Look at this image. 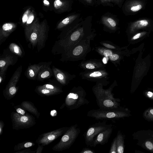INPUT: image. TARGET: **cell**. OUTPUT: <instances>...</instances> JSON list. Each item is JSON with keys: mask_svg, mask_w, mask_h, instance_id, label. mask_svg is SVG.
<instances>
[{"mask_svg": "<svg viewBox=\"0 0 153 153\" xmlns=\"http://www.w3.org/2000/svg\"><path fill=\"white\" fill-rule=\"evenodd\" d=\"M27 12H25L23 16L22 21L23 23L25 22L28 19V17L27 15Z\"/></svg>", "mask_w": 153, "mask_h": 153, "instance_id": "38", "label": "cell"}, {"mask_svg": "<svg viewBox=\"0 0 153 153\" xmlns=\"http://www.w3.org/2000/svg\"><path fill=\"white\" fill-rule=\"evenodd\" d=\"M144 117L149 120H153V108L146 110L143 114Z\"/></svg>", "mask_w": 153, "mask_h": 153, "instance_id": "25", "label": "cell"}, {"mask_svg": "<svg viewBox=\"0 0 153 153\" xmlns=\"http://www.w3.org/2000/svg\"><path fill=\"white\" fill-rule=\"evenodd\" d=\"M97 103L100 108H113L120 107V100L114 97L111 88L105 90L98 87L93 89Z\"/></svg>", "mask_w": 153, "mask_h": 153, "instance_id": "2", "label": "cell"}, {"mask_svg": "<svg viewBox=\"0 0 153 153\" xmlns=\"http://www.w3.org/2000/svg\"><path fill=\"white\" fill-rule=\"evenodd\" d=\"M34 16L33 15L30 16L28 17V19L27 21V24H30L33 20Z\"/></svg>", "mask_w": 153, "mask_h": 153, "instance_id": "42", "label": "cell"}, {"mask_svg": "<svg viewBox=\"0 0 153 153\" xmlns=\"http://www.w3.org/2000/svg\"><path fill=\"white\" fill-rule=\"evenodd\" d=\"M46 64L41 69L38 74V80H43L49 77L51 75L52 72L49 67Z\"/></svg>", "mask_w": 153, "mask_h": 153, "instance_id": "17", "label": "cell"}, {"mask_svg": "<svg viewBox=\"0 0 153 153\" xmlns=\"http://www.w3.org/2000/svg\"><path fill=\"white\" fill-rule=\"evenodd\" d=\"M16 111H17V113L19 114H21V115H25L26 114H25V111L23 109L19 108H16Z\"/></svg>", "mask_w": 153, "mask_h": 153, "instance_id": "36", "label": "cell"}, {"mask_svg": "<svg viewBox=\"0 0 153 153\" xmlns=\"http://www.w3.org/2000/svg\"><path fill=\"white\" fill-rule=\"evenodd\" d=\"M53 74L57 80L62 84H65V77L63 73L54 66L53 67Z\"/></svg>", "mask_w": 153, "mask_h": 153, "instance_id": "23", "label": "cell"}, {"mask_svg": "<svg viewBox=\"0 0 153 153\" xmlns=\"http://www.w3.org/2000/svg\"><path fill=\"white\" fill-rule=\"evenodd\" d=\"M46 64L41 63L29 66L26 73L27 77L30 79H34L40 70Z\"/></svg>", "mask_w": 153, "mask_h": 153, "instance_id": "13", "label": "cell"}, {"mask_svg": "<svg viewBox=\"0 0 153 153\" xmlns=\"http://www.w3.org/2000/svg\"><path fill=\"white\" fill-rule=\"evenodd\" d=\"M36 150L32 151L30 149H26L16 152L17 153H35Z\"/></svg>", "mask_w": 153, "mask_h": 153, "instance_id": "32", "label": "cell"}, {"mask_svg": "<svg viewBox=\"0 0 153 153\" xmlns=\"http://www.w3.org/2000/svg\"><path fill=\"white\" fill-rule=\"evenodd\" d=\"M36 93L42 96H49L56 95L62 92L59 87L51 84H47L37 87Z\"/></svg>", "mask_w": 153, "mask_h": 153, "instance_id": "10", "label": "cell"}, {"mask_svg": "<svg viewBox=\"0 0 153 153\" xmlns=\"http://www.w3.org/2000/svg\"><path fill=\"white\" fill-rule=\"evenodd\" d=\"M82 47L81 46H78L76 47L73 51V54L74 56H78L81 54L83 51Z\"/></svg>", "mask_w": 153, "mask_h": 153, "instance_id": "29", "label": "cell"}, {"mask_svg": "<svg viewBox=\"0 0 153 153\" xmlns=\"http://www.w3.org/2000/svg\"><path fill=\"white\" fill-rule=\"evenodd\" d=\"M13 58L10 55H7L1 58L0 60V75L4 77V76L8 67L13 63Z\"/></svg>", "mask_w": 153, "mask_h": 153, "instance_id": "14", "label": "cell"}, {"mask_svg": "<svg viewBox=\"0 0 153 153\" xmlns=\"http://www.w3.org/2000/svg\"><path fill=\"white\" fill-rule=\"evenodd\" d=\"M112 54V51L108 50L105 51L103 53L104 56H110Z\"/></svg>", "mask_w": 153, "mask_h": 153, "instance_id": "39", "label": "cell"}, {"mask_svg": "<svg viewBox=\"0 0 153 153\" xmlns=\"http://www.w3.org/2000/svg\"><path fill=\"white\" fill-rule=\"evenodd\" d=\"M11 118L13 128L16 130L29 128L36 123L34 117L28 114L23 115L13 112L11 114Z\"/></svg>", "mask_w": 153, "mask_h": 153, "instance_id": "6", "label": "cell"}, {"mask_svg": "<svg viewBox=\"0 0 153 153\" xmlns=\"http://www.w3.org/2000/svg\"><path fill=\"white\" fill-rule=\"evenodd\" d=\"M80 153H95L94 150H92L88 148H84L81 152Z\"/></svg>", "mask_w": 153, "mask_h": 153, "instance_id": "31", "label": "cell"}, {"mask_svg": "<svg viewBox=\"0 0 153 153\" xmlns=\"http://www.w3.org/2000/svg\"><path fill=\"white\" fill-rule=\"evenodd\" d=\"M119 56L117 54H112L109 56L110 60L113 61H115L118 59Z\"/></svg>", "mask_w": 153, "mask_h": 153, "instance_id": "35", "label": "cell"}, {"mask_svg": "<svg viewBox=\"0 0 153 153\" xmlns=\"http://www.w3.org/2000/svg\"><path fill=\"white\" fill-rule=\"evenodd\" d=\"M16 27L15 24L12 23H6L3 25L0 31V45L14 30Z\"/></svg>", "mask_w": 153, "mask_h": 153, "instance_id": "12", "label": "cell"}, {"mask_svg": "<svg viewBox=\"0 0 153 153\" xmlns=\"http://www.w3.org/2000/svg\"><path fill=\"white\" fill-rule=\"evenodd\" d=\"M45 26L43 23L39 24L35 21L26 29L27 37L33 47L37 45L38 50H39L45 45L46 37Z\"/></svg>", "mask_w": 153, "mask_h": 153, "instance_id": "1", "label": "cell"}, {"mask_svg": "<svg viewBox=\"0 0 153 153\" xmlns=\"http://www.w3.org/2000/svg\"><path fill=\"white\" fill-rule=\"evenodd\" d=\"M77 17V15L74 14L67 17L63 19L58 24L57 26V28L60 29L71 23Z\"/></svg>", "mask_w": 153, "mask_h": 153, "instance_id": "21", "label": "cell"}, {"mask_svg": "<svg viewBox=\"0 0 153 153\" xmlns=\"http://www.w3.org/2000/svg\"><path fill=\"white\" fill-rule=\"evenodd\" d=\"M112 126H111L100 132L95 138L90 146L95 147L98 144L103 145L107 143L112 132Z\"/></svg>", "mask_w": 153, "mask_h": 153, "instance_id": "11", "label": "cell"}, {"mask_svg": "<svg viewBox=\"0 0 153 153\" xmlns=\"http://www.w3.org/2000/svg\"><path fill=\"white\" fill-rule=\"evenodd\" d=\"M10 51L13 53L17 55L21 56L22 55V51L20 48L15 43H11L9 46Z\"/></svg>", "mask_w": 153, "mask_h": 153, "instance_id": "24", "label": "cell"}, {"mask_svg": "<svg viewBox=\"0 0 153 153\" xmlns=\"http://www.w3.org/2000/svg\"><path fill=\"white\" fill-rule=\"evenodd\" d=\"M82 30V28H80L73 32L71 36V40L73 41L77 40L80 36Z\"/></svg>", "mask_w": 153, "mask_h": 153, "instance_id": "26", "label": "cell"}, {"mask_svg": "<svg viewBox=\"0 0 153 153\" xmlns=\"http://www.w3.org/2000/svg\"><path fill=\"white\" fill-rule=\"evenodd\" d=\"M44 146L40 144H38V148L36 150V153H41L43 151Z\"/></svg>", "mask_w": 153, "mask_h": 153, "instance_id": "37", "label": "cell"}, {"mask_svg": "<svg viewBox=\"0 0 153 153\" xmlns=\"http://www.w3.org/2000/svg\"><path fill=\"white\" fill-rule=\"evenodd\" d=\"M87 116L96 120H114L127 117L129 114L120 107L113 108L91 109L88 112Z\"/></svg>", "mask_w": 153, "mask_h": 153, "instance_id": "3", "label": "cell"}, {"mask_svg": "<svg viewBox=\"0 0 153 153\" xmlns=\"http://www.w3.org/2000/svg\"><path fill=\"white\" fill-rule=\"evenodd\" d=\"M85 66L86 68L88 69H93L95 68V65L90 63L87 64Z\"/></svg>", "mask_w": 153, "mask_h": 153, "instance_id": "43", "label": "cell"}, {"mask_svg": "<svg viewBox=\"0 0 153 153\" xmlns=\"http://www.w3.org/2000/svg\"><path fill=\"white\" fill-rule=\"evenodd\" d=\"M111 126H113L111 124H107L106 121L104 120L89 126L83 134L85 144L90 146L100 132Z\"/></svg>", "mask_w": 153, "mask_h": 153, "instance_id": "7", "label": "cell"}, {"mask_svg": "<svg viewBox=\"0 0 153 153\" xmlns=\"http://www.w3.org/2000/svg\"><path fill=\"white\" fill-rule=\"evenodd\" d=\"M80 132V129L77 124L71 126L64 134L59 141L53 147L52 149L54 151L60 152L69 149Z\"/></svg>", "mask_w": 153, "mask_h": 153, "instance_id": "5", "label": "cell"}, {"mask_svg": "<svg viewBox=\"0 0 153 153\" xmlns=\"http://www.w3.org/2000/svg\"><path fill=\"white\" fill-rule=\"evenodd\" d=\"M102 45L105 47L113 49L115 48L114 46L109 44L104 43Z\"/></svg>", "mask_w": 153, "mask_h": 153, "instance_id": "44", "label": "cell"}, {"mask_svg": "<svg viewBox=\"0 0 153 153\" xmlns=\"http://www.w3.org/2000/svg\"><path fill=\"white\" fill-rule=\"evenodd\" d=\"M85 91L81 87L74 88L67 95L64 104L69 110L77 109L89 102L86 98Z\"/></svg>", "mask_w": 153, "mask_h": 153, "instance_id": "4", "label": "cell"}, {"mask_svg": "<svg viewBox=\"0 0 153 153\" xmlns=\"http://www.w3.org/2000/svg\"><path fill=\"white\" fill-rule=\"evenodd\" d=\"M149 24L148 19H141L137 20L132 23L130 27V30L132 33L140 29L145 27Z\"/></svg>", "mask_w": 153, "mask_h": 153, "instance_id": "15", "label": "cell"}, {"mask_svg": "<svg viewBox=\"0 0 153 153\" xmlns=\"http://www.w3.org/2000/svg\"><path fill=\"white\" fill-rule=\"evenodd\" d=\"M4 126V123L2 120L0 121V135H1L3 132V128Z\"/></svg>", "mask_w": 153, "mask_h": 153, "instance_id": "40", "label": "cell"}, {"mask_svg": "<svg viewBox=\"0 0 153 153\" xmlns=\"http://www.w3.org/2000/svg\"><path fill=\"white\" fill-rule=\"evenodd\" d=\"M87 2L89 3H91L92 0H85Z\"/></svg>", "mask_w": 153, "mask_h": 153, "instance_id": "47", "label": "cell"}, {"mask_svg": "<svg viewBox=\"0 0 153 153\" xmlns=\"http://www.w3.org/2000/svg\"><path fill=\"white\" fill-rule=\"evenodd\" d=\"M116 137L117 153H123L124 151V136L121 132L120 131H118Z\"/></svg>", "mask_w": 153, "mask_h": 153, "instance_id": "19", "label": "cell"}, {"mask_svg": "<svg viewBox=\"0 0 153 153\" xmlns=\"http://www.w3.org/2000/svg\"><path fill=\"white\" fill-rule=\"evenodd\" d=\"M43 3L45 4H46L47 5H48L49 4V1L47 0H44L43 1Z\"/></svg>", "mask_w": 153, "mask_h": 153, "instance_id": "46", "label": "cell"}, {"mask_svg": "<svg viewBox=\"0 0 153 153\" xmlns=\"http://www.w3.org/2000/svg\"><path fill=\"white\" fill-rule=\"evenodd\" d=\"M121 1V0H111V1L117 4L119 3Z\"/></svg>", "mask_w": 153, "mask_h": 153, "instance_id": "45", "label": "cell"}, {"mask_svg": "<svg viewBox=\"0 0 153 153\" xmlns=\"http://www.w3.org/2000/svg\"><path fill=\"white\" fill-rule=\"evenodd\" d=\"M35 143L30 141H26L18 143L15 146L14 150L19 151L34 146Z\"/></svg>", "mask_w": 153, "mask_h": 153, "instance_id": "20", "label": "cell"}, {"mask_svg": "<svg viewBox=\"0 0 153 153\" xmlns=\"http://www.w3.org/2000/svg\"><path fill=\"white\" fill-rule=\"evenodd\" d=\"M146 148L149 150L153 152V143L149 141H147L145 143Z\"/></svg>", "mask_w": 153, "mask_h": 153, "instance_id": "30", "label": "cell"}, {"mask_svg": "<svg viewBox=\"0 0 153 153\" xmlns=\"http://www.w3.org/2000/svg\"><path fill=\"white\" fill-rule=\"evenodd\" d=\"M67 5L66 2L62 1L60 0H55L54 2V6L56 9L63 8Z\"/></svg>", "mask_w": 153, "mask_h": 153, "instance_id": "27", "label": "cell"}, {"mask_svg": "<svg viewBox=\"0 0 153 153\" xmlns=\"http://www.w3.org/2000/svg\"><path fill=\"white\" fill-rule=\"evenodd\" d=\"M146 33V32H143L136 34L132 38V40H135L140 37L141 36L144 35Z\"/></svg>", "mask_w": 153, "mask_h": 153, "instance_id": "34", "label": "cell"}, {"mask_svg": "<svg viewBox=\"0 0 153 153\" xmlns=\"http://www.w3.org/2000/svg\"><path fill=\"white\" fill-rule=\"evenodd\" d=\"M102 75V74L98 71H94L91 73L89 75V76L92 77H97Z\"/></svg>", "mask_w": 153, "mask_h": 153, "instance_id": "33", "label": "cell"}, {"mask_svg": "<svg viewBox=\"0 0 153 153\" xmlns=\"http://www.w3.org/2000/svg\"><path fill=\"white\" fill-rule=\"evenodd\" d=\"M146 96L149 98L153 100V93L151 91H148L146 93Z\"/></svg>", "mask_w": 153, "mask_h": 153, "instance_id": "41", "label": "cell"}, {"mask_svg": "<svg viewBox=\"0 0 153 153\" xmlns=\"http://www.w3.org/2000/svg\"><path fill=\"white\" fill-rule=\"evenodd\" d=\"M102 20L104 25L111 28L114 29L116 26V21L112 18L104 16L102 17Z\"/></svg>", "mask_w": 153, "mask_h": 153, "instance_id": "22", "label": "cell"}, {"mask_svg": "<svg viewBox=\"0 0 153 153\" xmlns=\"http://www.w3.org/2000/svg\"><path fill=\"white\" fill-rule=\"evenodd\" d=\"M22 71V66H20L14 72L4 91V96L7 99H10L16 94L17 91L16 85L19 79Z\"/></svg>", "mask_w": 153, "mask_h": 153, "instance_id": "9", "label": "cell"}, {"mask_svg": "<svg viewBox=\"0 0 153 153\" xmlns=\"http://www.w3.org/2000/svg\"><path fill=\"white\" fill-rule=\"evenodd\" d=\"M21 105L23 108L34 115L37 118L39 117L40 113L33 104L30 102L24 101L21 103Z\"/></svg>", "mask_w": 153, "mask_h": 153, "instance_id": "16", "label": "cell"}, {"mask_svg": "<svg viewBox=\"0 0 153 153\" xmlns=\"http://www.w3.org/2000/svg\"><path fill=\"white\" fill-rule=\"evenodd\" d=\"M102 2H103V3H104V2H104V0H100Z\"/></svg>", "mask_w": 153, "mask_h": 153, "instance_id": "48", "label": "cell"}, {"mask_svg": "<svg viewBox=\"0 0 153 153\" xmlns=\"http://www.w3.org/2000/svg\"><path fill=\"white\" fill-rule=\"evenodd\" d=\"M109 153H117V138L116 137L112 142Z\"/></svg>", "mask_w": 153, "mask_h": 153, "instance_id": "28", "label": "cell"}, {"mask_svg": "<svg viewBox=\"0 0 153 153\" xmlns=\"http://www.w3.org/2000/svg\"><path fill=\"white\" fill-rule=\"evenodd\" d=\"M69 128V127H64L42 134L39 136L36 142L44 146H47L63 134Z\"/></svg>", "mask_w": 153, "mask_h": 153, "instance_id": "8", "label": "cell"}, {"mask_svg": "<svg viewBox=\"0 0 153 153\" xmlns=\"http://www.w3.org/2000/svg\"><path fill=\"white\" fill-rule=\"evenodd\" d=\"M143 3L139 1H133L130 2L127 5L128 10L130 12H137L143 7Z\"/></svg>", "mask_w": 153, "mask_h": 153, "instance_id": "18", "label": "cell"}]
</instances>
